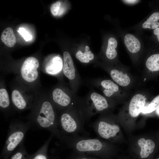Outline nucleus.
I'll use <instances>...</instances> for the list:
<instances>
[{
    "mask_svg": "<svg viewBox=\"0 0 159 159\" xmlns=\"http://www.w3.org/2000/svg\"><path fill=\"white\" fill-rule=\"evenodd\" d=\"M67 111L63 113L58 120L59 126L66 136L79 135L86 136L89 134L85 130V122L79 107L71 106Z\"/></svg>",
    "mask_w": 159,
    "mask_h": 159,
    "instance_id": "f257e3e1",
    "label": "nucleus"
},
{
    "mask_svg": "<svg viewBox=\"0 0 159 159\" xmlns=\"http://www.w3.org/2000/svg\"><path fill=\"white\" fill-rule=\"evenodd\" d=\"M110 101L97 93L92 92L89 99L79 106L85 122L96 113L108 109L110 106Z\"/></svg>",
    "mask_w": 159,
    "mask_h": 159,
    "instance_id": "f03ea898",
    "label": "nucleus"
},
{
    "mask_svg": "<svg viewBox=\"0 0 159 159\" xmlns=\"http://www.w3.org/2000/svg\"><path fill=\"white\" fill-rule=\"evenodd\" d=\"M36 120L40 127L49 129L59 139L63 140V135L58 128V120L53 107L49 102L46 101L43 102Z\"/></svg>",
    "mask_w": 159,
    "mask_h": 159,
    "instance_id": "7ed1b4c3",
    "label": "nucleus"
},
{
    "mask_svg": "<svg viewBox=\"0 0 159 159\" xmlns=\"http://www.w3.org/2000/svg\"><path fill=\"white\" fill-rule=\"evenodd\" d=\"M112 80L120 87L130 91L137 84V80L129 69L122 65L107 69Z\"/></svg>",
    "mask_w": 159,
    "mask_h": 159,
    "instance_id": "20e7f679",
    "label": "nucleus"
},
{
    "mask_svg": "<svg viewBox=\"0 0 159 159\" xmlns=\"http://www.w3.org/2000/svg\"><path fill=\"white\" fill-rule=\"evenodd\" d=\"M100 85L104 96L111 101H123L131 96L130 91L120 87L112 80H103L100 81Z\"/></svg>",
    "mask_w": 159,
    "mask_h": 159,
    "instance_id": "39448f33",
    "label": "nucleus"
},
{
    "mask_svg": "<svg viewBox=\"0 0 159 159\" xmlns=\"http://www.w3.org/2000/svg\"><path fill=\"white\" fill-rule=\"evenodd\" d=\"M91 126L99 137L105 139L115 137L120 130L118 125L110 123L102 116L93 123Z\"/></svg>",
    "mask_w": 159,
    "mask_h": 159,
    "instance_id": "423d86ee",
    "label": "nucleus"
},
{
    "mask_svg": "<svg viewBox=\"0 0 159 159\" xmlns=\"http://www.w3.org/2000/svg\"><path fill=\"white\" fill-rule=\"evenodd\" d=\"M128 103L127 110L131 117L138 116L146 104L147 94L146 91L138 90L131 96Z\"/></svg>",
    "mask_w": 159,
    "mask_h": 159,
    "instance_id": "0eeeda50",
    "label": "nucleus"
},
{
    "mask_svg": "<svg viewBox=\"0 0 159 159\" xmlns=\"http://www.w3.org/2000/svg\"><path fill=\"white\" fill-rule=\"evenodd\" d=\"M39 66V62L35 57H31L27 58L21 69V75L23 79L28 82L36 80L38 76L37 69Z\"/></svg>",
    "mask_w": 159,
    "mask_h": 159,
    "instance_id": "6e6552de",
    "label": "nucleus"
},
{
    "mask_svg": "<svg viewBox=\"0 0 159 159\" xmlns=\"http://www.w3.org/2000/svg\"><path fill=\"white\" fill-rule=\"evenodd\" d=\"M24 135V131L20 129L12 132L6 141L5 150L6 152L8 153L13 151L22 141Z\"/></svg>",
    "mask_w": 159,
    "mask_h": 159,
    "instance_id": "1a4fd4ad",
    "label": "nucleus"
},
{
    "mask_svg": "<svg viewBox=\"0 0 159 159\" xmlns=\"http://www.w3.org/2000/svg\"><path fill=\"white\" fill-rule=\"evenodd\" d=\"M159 71V53L152 54L145 60L142 77L146 80L150 73Z\"/></svg>",
    "mask_w": 159,
    "mask_h": 159,
    "instance_id": "9d476101",
    "label": "nucleus"
},
{
    "mask_svg": "<svg viewBox=\"0 0 159 159\" xmlns=\"http://www.w3.org/2000/svg\"><path fill=\"white\" fill-rule=\"evenodd\" d=\"M124 42L127 50L133 56H136L140 52L141 44L139 40L132 34H127L124 37Z\"/></svg>",
    "mask_w": 159,
    "mask_h": 159,
    "instance_id": "9b49d317",
    "label": "nucleus"
},
{
    "mask_svg": "<svg viewBox=\"0 0 159 159\" xmlns=\"http://www.w3.org/2000/svg\"><path fill=\"white\" fill-rule=\"evenodd\" d=\"M63 71L64 75L69 79L73 80L75 77V70L72 57L67 52L63 54Z\"/></svg>",
    "mask_w": 159,
    "mask_h": 159,
    "instance_id": "f8f14e48",
    "label": "nucleus"
},
{
    "mask_svg": "<svg viewBox=\"0 0 159 159\" xmlns=\"http://www.w3.org/2000/svg\"><path fill=\"white\" fill-rule=\"evenodd\" d=\"M54 101L58 105L63 107H70L72 102L71 97L61 89L56 88L52 92Z\"/></svg>",
    "mask_w": 159,
    "mask_h": 159,
    "instance_id": "ddd939ff",
    "label": "nucleus"
},
{
    "mask_svg": "<svg viewBox=\"0 0 159 159\" xmlns=\"http://www.w3.org/2000/svg\"><path fill=\"white\" fill-rule=\"evenodd\" d=\"M138 143L141 148L140 155L141 158L148 157L153 152L155 145L151 140H145L144 138H141L138 140Z\"/></svg>",
    "mask_w": 159,
    "mask_h": 159,
    "instance_id": "4468645a",
    "label": "nucleus"
},
{
    "mask_svg": "<svg viewBox=\"0 0 159 159\" xmlns=\"http://www.w3.org/2000/svg\"><path fill=\"white\" fill-rule=\"evenodd\" d=\"M63 67L62 59L58 56L54 57L49 62L46 68L47 72L54 74L60 71Z\"/></svg>",
    "mask_w": 159,
    "mask_h": 159,
    "instance_id": "2eb2a0df",
    "label": "nucleus"
},
{
    "mask_svg": "<svg viewBox=\"0 0 159 159\" xmlns=\"http://www.w3.org/2000/svg\"><path fill=\"white\" fill-rule=\"evenodd\" d=\"M2 41L7 47H13L16 43V38L12 29L10 27L6 28L1 35Z\"/></svg>",
    "mask_w": 159,
    "mask_h": 159,
    "instance_id": "dca6fc26",
    "label": "nucleus"
},
{
    "mask_svg": "<svg viewBox=\"0 0 159 159\" xmlns=\"http://www.w3.org/2000/svg\"><path fill=\"white\" fill-rule=\"evenodd\" d=\"M117 46V41L115 38L111 37L109 38L105 52V56L107 59L110 60H113L116 58L117 53L116 48Z\"/></svg>",
    "mask_w": 159,
    "mask_h": 159,
    "instance_id": "f3484780",
    "label": "nucleus"
},
{
    "mask_svg": "<svg viewBox=\"0 0 159 159\" xmlns=\"http://www.w3.org/2000/svg\"><path fill=\"white\" fill-rule=\"evenodd\" d=\"M159 12L152 13L142 24V27L145 29H154L159 27Z\"/></svg>",
    "mask_w": 159,
    "mask_h": 159,
    "instance_id": "a211bd4d",
    "label": "nucleus"
},
{
    "mask_svg": "<svg viewBox=\"0 0 159 159\" xmlns=\"http://www.w3.org/2000/svg\"><path fill=\"white\" fill-rule=\"evenodd\" d=\"M11 99L13 104L18 109L21 110L26 107V102L18 90H14L12 91Z\"/></svg>",
    "mask_w": 159,
    "mask_h": 159,
    "instance_id": "6ab92c4d",
    "label": "nucleus"
},
{
    "mask_svg": "<svg viewBox=\"0 0 159 159\" xmlns=\"http://www.w3.org/2000/svg\"><path fill=\"white\" fill-rule=\"evenodd\" d=\"M89 47L86 46L84 53L80 50L77 51L75 54L76 58L82 63H87L89 62L94 58V55L90 50H89Z\"/></svg>",
    "mask_w": 159,
    "mask_h": 159,
    "instance_id": "aec40b11",
    "label": "nucleus"
},
{
    "mask_svg": "<svg viewBox=\"0 0 159 159\" xmlns=\"http://www.w3.org/2000/svg\"><path fill=\"white\" fill-rule=\"evenodd\" d=\"M159 107V95L156 97L150 103L146 104L142 112L144 114L151 113Z\"/></svg>",
    "mask_w": 159,
    "mask_h": 159,
    "instance_id": "412c9836",
    "label": "nucleus"
},
{
    "mask_svg": "<svg viewBox=\"0 0 159 159\" xmlns=\"http://www.w3.org/2000/svg\"><path fill=\"white\" fill-rule=\"evenodd\" d=\"M10 104V100L7 90L5 89L0 90V106L3 108L8 107Z\"/></svg>",
    "mask_w": 159,
    "mask_h": 159,
    "instance_id": "4be33fe9",
    "label": "nucleus"
},
{
    "mask_svg": "<svg viewBox=\"0 0 159 159\" xmlns=\"http://www.w3.org/2000/svg\"><path fill=\"white\" fill-rule=\"evenodd\" d=\"M61 4L60 2L57 1L51 5L50 8L52 14L54 16L58 15Z\"/></svg>",
    "mask_w": 159,
    "mask_h": 159,
    "instance_id": "5701e85b",
    "label": "nucleus"
},
{
    "mask_svg": "<svg viewBox=\"0 0 159 159\" xmlns=\"http://www.w3.org/2000/svg\"><path fill=\"white\" fill-rule=\"evenodd\" d=\"M18 31L26 41H28L31 39L32 36L24 28H20Z\"/></svg>",
    "mask_w": 159,
    "mask_h": 159,
    "instance_id": "b1692460",
    "label": "nucleus"
},
{
    "mask_svg": "<svg viewBox=\"0 0 159 159\" xmlns=\"http://www.w3.org/2000/svg\"><path fill=\"white\" fill-rule=\"evenodd\" d=\"M11 159H29L25 157V154L21 151H18L11 156Z\"/></svg>",
    "mask_w": 159,
    "mask_h": 159,
    "instance_id": "393cba45",
    "label": "nucleus"
},
{
    "mask_svg": "<svg viewBox=\"0 0 159 159\" xmlns=\"http://www.w3.org/2000/svg\"><path fill=\"white\" fill-rule=\"evenodd\" d=\"M29 159H48V158L45 153L43 152H39L37 153L32 158Z\"/></svg>",
    "mask_w": 159,
    "mask_h": 159,
    "instance_id": "a878e982",
    "label": "nucleus"
},
{
    "mask_svg": "<svg viewBox=\"0 0 159 159\" xmlns=\"http://www.w3.org/2000/svg\"><path fill=\"white\" fill-rule=\"evenodd\" d=\"M153 33L156 36L157 39L159 42V27L154 29Z\"/></svg>",
    "mask_w": 159,
    "mask_h": 159,
    "instance_id": "bb28decb",
    "label": "nucleus"
},
{
    "mask_svg": "<svg viewBox=\"0 0 159 159\" xmlns=\"http://www.w3.org/2000/svg\"><path fill=\"white\" fill-rule=\"evenodd\" d=\"M123 1H124L126 3L130 4H133L136 3L138 2V0H123Z\"/></svg>",
    "mask_w": 159,
    "mask_h": 159,
    "instance_id": "cd10ccee",
    "label": "nucleus"
},
{
    "mask_svg": "<svg viewBox=\"0 0 159 159\" xmlns=\"http://www.w3.org/2000/svg\"><path fill=\"white\" fill-rule=\"evenodd\" d=\"M91 159L87 158H79V159Z\"/></svg>",
    "mask_w": 159,
    "mask_h": 159,
    "instance_id": "c85d7f7f",
    "label": "nucleus"
},
{
    "mask_svg": "<svg viewBox=\"0 0 159 159\" xmlns=\"http://www.w3.org/2000/svg\"><path fill=\"white\" fill-rule=\"evenodd\" d=\"M157 111L158 113L159 114V107L157 109Z\"/></svg>",
    "mask_w": 159,
    "mask_h": 159,
    "instance_id": "c756f323",
    "label": "nucleus"
},
{
    "mask_svg": "<svg viewBox=\"0 0 159 159\" xmlns=\"http://www.w3.org/2000/svg\"><path fill=\"white\" fill-rule=\"evenodd\" d=\"M159 159V158H158V159Z\"/></svg>",
    "mask_w": 159,
    "mask_h": 159,
    "instance_id": "7c9ffc66",
    "label": "nucleus"
}]
</instances>
